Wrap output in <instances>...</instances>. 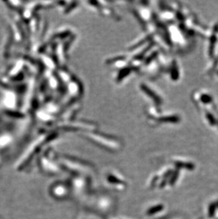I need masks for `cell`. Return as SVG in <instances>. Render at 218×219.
I'll list each match as a JSON object with an SVG mask.
<instances>
[{"instance_id": "6da1fadb", "label": "cell", "mask_w": 218, "mask_h": 219, "mask_svg": "<svg viewBox=\"0 0 218 219\" xmlns=\"http://www.w3.org/2000/svg\"><path fill=\"white\" fill-rule=\"evenodd\" d=\"M217 207H218L217 204H212V205L210 206L209 211H208V213H209V216H210V217L213 216V214H214L215 209L217 208Z\"/></svg>"}]
</instances>
